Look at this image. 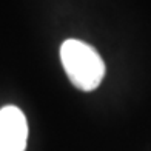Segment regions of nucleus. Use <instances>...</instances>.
<instances>
[{"instance_id":"f257e3e1","label":"nucleus","mask_w":151,"mask_h":151,"mask_svg":"<svg viewBox=\"0 0 151 151\" xmlns=\"http://www.w3.org/2000/svg\"><path fill=\"white\" fill-rule=\"evenodd\" d=\"M60 60L71 83L82 91L96 90L105 76L100 54L82 40H65L60 46Z\"/></svg>"},{"instance_id":"f03ea898","label":"nucleus","mask_w":151,"mask_h":151,"mask_svg":"<svg viewBox=\"0 0 151 151\" xmlns=\"http://www.w3.org/2000/svg\"><path fill=\"white\" fill-rule=\"evenodd\" d=\"M28 122L22 109L8 105L0 109V151H25Z\"/></svg>"}]
</instances>
